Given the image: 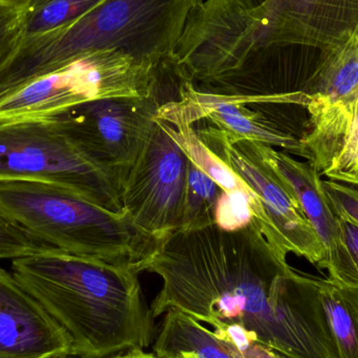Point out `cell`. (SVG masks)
<instances>
[{"mask_svg":"<svg viewBox=\"0 0 358 358\" xmlns=\"http://www.w3.org/2000/svg\"><path fill=\"white\" fill-rule=\"evenodd\" d=\"M357 31L358 0H269L254 12L212 0L200 33L202 61L216 80L250 79L275 71L287 48L326 54Z\"/></svg>","mask_w":358,"mask_h":358,"instance_id":"3","label":"cell"},{"mask_svg":"<svg viewBox=\"0 0 358 358\" xmlns=\"http://www.w3.org/2000/svg\"><path fill=\"white\" fill-rule=\"evenodd\" d=\"M323 187L336 216L358 227V185L328 179Z\"/></svg>","mask_w":358,"mask_h":358,"instance_id":"22","label":"cell"},{"mask_svg":"<svg viewBox=\"0 0 358 358\" xmlns=\"http://www.w3.org/2000/svg\"><path fill=\"white\" fill-rule=\"evenodd\" d=\"M341 225H342L345 244H346L347 250L352 258L358 279V227L344 220H341Z\"/></svg>","mask_w":358,"mask_h":358,"instance_id":"25","label":"cell"},{"mask_svg":"<svg viewBox=\"0 0 358 358\" xmlns=\"http://www.w3.org/2000/svg\"><path fill=\"white\" fill-rule=\"evenodd\" d=\"M224 196V191L216 181L189 161L180 229L193 231L216 224L219 206Z\"/></svg>","mask_w":358,"mask_h":358,"instance_id":"20","label":"cell"},{"mask_svg":"<svg viewBox=\"0 0 358 358\" xmlns=\"http://www.w3.org/2000/svg\"><path fill=\"white\" fill-rule=\"evenodd\" d=\"M17 281L71 340V357L106 358L155 340L136 267L64 252L15 259Z\"/></svg>","mask_w":358,"mask_h":358,"instance_id":"2","label":"cell"},{"mask_svg":"<svg viewBox=\"0 0 358 358\" xmlns=\"http://www.w3.org/2000/svg\"><path fill=\"white\" fill-rule=\"evenodd\" d=\"M187 159L155 117L150 136L122 182L123 210L155 241L180 229L187 185Z\"/></svg>","mask_w":358,"mask_h":358,"instance_id":"10","label":"cell"},{"mask_svg":"<svg viewBox=\"0 0 358 358\" xmlns=\"http://www.w3.org/2000/svg\"><path fill=\"white\" fill-rule=\"evenodd\" d=\"M106 358H161L157 357L155 353H147L141 349H134V350L125 351V352L117 353Z\"/></svg>","mask_w":358,"mask_h":358,"instance_id":"27","label":"cell"},{"mask_svg":"<svg viewBox=\"0 0 358 358\" xmlns=\"http://www.w3.org/2000/svg\"><path fill=\"white\" fill-rule=\"evenodd\" d=\"M71 348L64 330L0 266V358H55Z\"/></svg>","mask_w":358,"mask_h":358,"instance_id":"13","label":"cell"},{"mask_svg":"<svg viewBox=\"0 0 358 358\" xmlns=\"http://www.w3.org/2000/svg\"><path fill=\"white\" fill-rule=\"evenodd\" d=\"M196 132L261 200L273 231V250L286 259L292 252L321 268L325 257L321 240L294 192L264 161L256 143L236 140L210 125Z\"/></svg>","mask_w":358,"mask_h":358,"instance_id":"8","label":"cell"},{"mask_svg":"<svg viewBox=\"0 0 358 358\" xmlns=\"http://www.w3.org/2000/svg\"><path fill=\"white\" fill-rule=\"evenodd\" d=\"M138 271L163 281L155 317L178 309L215 329L241 328L287 358H340L317 279L294 271L252 221L178 229L157 242Z\"/></svg>","mask_w":358,"mask_h":358,"instance_id":"1","label":"cell"},{"mask_svg":"<svg viewBox=\"0 0 358 358\" xmlns=\"http://www.w3.org/2000/svg\"><path fill=\"white\" fill-rule=\"evenodd\" d=\"M29 0H0L1 3L8 4V6H16V8H23L27 6Z\"/></svg>","mask_w":358,"mask_h":358,"instance_id":"28","label":"cell"},{"mask_svg":"<svg viewBox=\"0 0 358 358\" xmlns=\"http://www.w3.org/2000/svg\"><path fill=\"white\" fill-rule=\"evenodd\" d=\"M55 358H73V357H71V355H61V357H57Z\"/></svg>","mask_w":358,"mask_h":358,"instance_id":"29","label":"cell"},{"mask_svg":"<svg viewBox=\"0 0 358 358\" xmlns=\"http://www.w3.org/2000/svg\"><path fill=\"white\" fill-rule=\"evenodd\" d=\"M155 340L161 358H287L252 340L239 327L206 329L197 320L178 309L165 313Z\"/></svg>","mask_w":358,"mask_h":358,"instance_id":"14","label":"cell"},{"mask_svg":"<svg viewBox=\"0 0 358 358\" xmlns=\"http://www.w3.org/2000/svg\"><path fill=\"white\" fill-rule=\"evenodd\" d=\"M204 0H103L76 22L23 40L0 67V98L86 55L115 50L145 64L173 57Z\"/></svg>","mask_w":358,"mask_h":358,"instance_id":"4","label":"cell"},{"mask_svg":"<svg viewBox=\"0 0 358 358\" xmlns=\"http://www.w3.org/2000/svg\"><path fill=\"white\" fill-rule=\"evenodd\" d=\"M357 294H358V289H357Z\"/></svg>","mask_w":358,"mask_h":358,"instance_id":"30","label":"cell"},{"mask_svg":"<svg viewBox=\"0 0 358 358\" xmlns=\"http://www.w3.org/2000/svg\"><path fill=\"white\" fill-rule=\"evenodd\" d=\"M22 8L0 2V36L20 27Z\"/></svg>","mask_w":358,"mask_h":358,"instance_id":"24","label":"cell"},{"mask_svg":"<svg viewBox=\"0 0 358 358\" xmlns=\"http://www.w3.org/2000/svg\"><path fill=\"white\" fill-rule=\"evenodd\" d=\"M309 115L358 99V31L343 45L323 54L313 75L299 90Z\"/></svg>","mask_w":358,"mask_h":358,"instance_id":"17","label":"cell"},{"mask_svg":"<svg viewBox=\"0 0 358 358\" xmlns=\"http://www.w3.org/2000/svg\"><path fill=\"white\" fill-rule=\"evenodd\" d=\"M163 103L150 96H113L55 115L71 140L121 182L142 152Z\"/></svg>","mask_w":358,"mask_h":358,"instance_id":"9","label":"cell"},{"mask_svg":"<svg viewBox=\"0 0 358 358\" xmlns=\"http://www.w3.org/2000/svg\"><path fill=\"white\" fill-rule=\"evenodd\" d=\"M166 131L179 145L189 162L218 183L227 197L242 199L248 203L252 221L257 224L269 244L273 241L271 223L261 200L220 157H217L199 138L193 126L183 119L174 100L163 103L157 115Z\"/></svg>","mask_w":358,"mask_h":358,"instance_id":"16","label":"cell"},{"mask_svg":"<svg viewBox=\"0 0 358 358\" xmlns=\"http://www.w3.org/2000/svg\"><path fill=\"white\" fill-rule=\"evenodd\" d=\"M320 301L340 358H358V294L330 280L317 279Z\"/></svg>","mask_w":358,"mask_h":358,"instance_id":"18","label":"cell"},{"mask_svg":"<svg viewBox=\"0 0 358 358\" xmlns=\"http://www.w3.org/2000/svg\"><path fill=\"white\" fill-rule=\"evenodd\" d=\"M0 180L52 183L110 212H123L120 179L88 157L56 117L0 121Z\"/></svg>","mask_w":358,"mask_h":358,"instance_id":"6","label":"cell"},{"mask_svg":"<svg viewBox=\"0 0 358 358\" xmlns=\"http://www.w3.org/2000/svg\"><path fill=\"white\" fill-rule=\"evenodd\" d=\"M0 214L67 254L130 265L138 271L157 244L124 210L110 212L43 181L0 180Z\"/></svg>","mask_w":358,"mask_h":358,"instance_id":"5","label":"cell"},{"mask_svg":"<svg viewBox=\"0 0 358 358\" xmlns=\"http://www.w3.org/2000/svg\"><path fill=\"white\" fill-rule=\"evenodd\" d=\"M174 103L191 125L206 121L236 140L278 147L307 159L302 138H298L280 121L275 109L278 104L300 105L296 92L273 98H234L197 92L189 81L180 79L178 98Z\"/></svg>","mask_w":358,"mask_h":358,"instance_id":"11","label":"cell"},{"mask_svg":"<svg viewBox=\"0 0 358 358\" xmlns=\"http://www.w3.org/2000/svg\"><path fill=\"white\" fill-rule=\"evenodd\" d=\"M256 144L264 161L294 192L321 240L325 250L321 268L327 269L328 280L341 287L358 289L357 271L345 244L340 218L328 200L317 170L310 163L296 161L285 151Z\"/></svg>","mask_w":358,"mask_h":358,"instance_id":"12","label":"cell"},{"mask_svg":"<svg viewBox=\"0 0 358 358\" xmlns=\"http://www.w3.org/2000/svg\"><path fill=\"white\" fill-rule=\"evenodd\" d=\"M103 0H29L22 8L23 40L62 29L85 16Z\"/></svg>","mask_w":358,"mask_h":358,"instance_id":"19","label":"cell"},{"mask_svg":"<svg viewBox=\"0 0 358 358\" xmlns=\"http://www.w3.org/2000/svg\"><path fill=\"white\" fill-rule=\"evenodd\" d=\"M62 252L27 233L0 214V260Z\"/></svg>","mask_w":358,"mask_h":358,"instance_id":"21","label":"cell"},{"mask_svg":"<svg viewBox=\"0 0 358 358\" xmlns=\"http://www.w3.org/2000/svg\"><path fill=\"white\" fill-rule=\"evenodd\" d=\"M302 144L320 176L358 185V99L310 115Z\"/></svg>","mask_w":358,"mask_h":358,"instance_id":"15","label":"cell"},{"mask_svg":"<svg viewBox=\"0 0 358 358\" xmlns=\"http://www.w3.org/2000/svg\"><path fill=\"white\" fill-rule=\"evenodd\" d=\"M22 41L23 36L22 31H21V24L14 31H10L6 35L0 36V67L14 56Z\"/></svg>","mask_w":358,"mask_h":358,"instance_id":"23","label":"cell"},{"mask_svg":"<svg viewBox=\"0 0 358 358\" xmlns=\"http://www.w3.org/2000/svg\"><path fill=\"white\" fill-rule=\"evenodd\" d=\"M245 12H254L264 6L269 0H234Z\"/></svg>","mask_w":358,"mask_h":358,"instance_id":"26","label":"cell"},{"mask_svg":"<svg viewBox=\"0 0 358 358\" xmlns=\"http://www.w3.org/2000/svg\"><path fill=\"white\" fill-rule=\"evenodd\" d=\"M159 65L115 50L92 52L0 98V121L52 117L99 99L159 92Z\"/></svg>","mask_w":358,"mask_h":358,"instance_id":"7","label":"cell"}]
</instances>
